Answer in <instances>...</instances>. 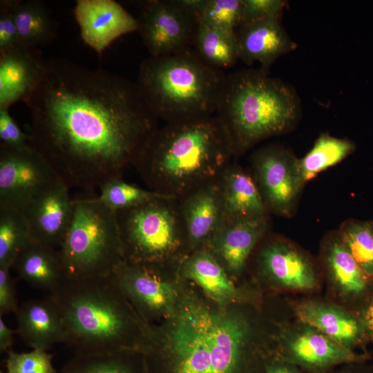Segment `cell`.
Here are the masks:
<instances>
[{
    "label": "cell",
    "mask_w": 373,
    "mask_h": 373,
    "mask_svg": "<svg viewBox=\"0 0 373 373\" xmlns=\"http://www.w3.org/2000/svg\"><path fill=\"white\" fill-rule=\"evenodd\" d=\"M24 103L28 144L78 191L122 177L159 126L136 83L63 59H44Z\"/></svg>",
    "instance_id": "6da1fadb"
},
{
    "label": "cell",
    "mask_w": 373,
    "mask_h": 373,
    "mask_svg": "<svg viewBox=\"0 0 373 373\" xmlns=\"http://www.w3.org/2000/svg\"><path fill=\"white\" fill-rule=\"evenodd\" d=\"M236 34L240 59L247 64L256 61L265 70L280 57L296 48L279 18L242 23Z\"/></svg>",
    "instance_id": "d6986e66"
},
{
    "label": "cell",
    "mask_w": 373,
    "mask_h": 373,
    "mask_svg": "<svg viewBox=\"0 0 373 373\" xmlns=\"http://www.w3.org/2000/svg\"><path fill=\"white\" fill-rule=\"evenodd\" d=\"M44 61L39 48L19 45L0 52V109L24 102L39 80Z\"/></svg>",
    "instance_id": "ac0fdd59"
},
{
    "label": "cell",
    "mask_w": 373,
    "mask_h": 373,
    "mask_svg": "<svg viewBox=\"0 0 373 373\" xmlns=\"http://www.w3.org/2000/svg\"><path fill=\"white\" fill-rule=\"evenodd\" d=\"M191 252L206 249L224 224L220 178L178 199Z\"/></svg>",
    "instance_id": "9a60e30c"
},
{
    "label": "cell",
    "mask_w": 373,
    "mask_h": 373,
    "mask_svg": "<svg viewBox=\"0 0 373 373\" xmlns=\"http://www.w3.org/2000/svg\"><path fill=\"white\" fill-rule=\"evenodd\" d=\"M192 47L206 63L222 70L240 59L236 32L212 28L198 20Z\"/></svg>",
    "instance_id": "83f0119b"
},
{
    "label": "cell",
    "mask_w": 373,
    "mask_h": 373,
    "mask_svg": "<svg viewBox=\"0 0 373 373\" xmlns=\"http://www.w3.org/2000/svg\"><path fill=\"white\" fill-rule=\"evenodd\" d=\"M50 296L62 317L64 343L75 354L151 351L152 335L135 316L114 273L66 277Z\"/></svg>",
    "instance_id": "3957f363"
},
{
    "label": "cell",
    "mask_w": 373,
    "mask_h": 373,
    "mask_svg": "<svg viewBox=\"0 0 373 373\" xmlns=\"http://www.w3.org/2000/svg\"><path fill=\"white\" fill-rule=\"evenodd\" d=\"M296 311L303 324L350 348L363 344V332L357 316L314 301L302 303L296 307Z\"/></svg>",
    "instance_id": "603a6c76"
},
{
    "label": "cell",
    "mask_w": 373,
    "mask_h": 373,
    "mask_svg": "<svg viewBox=\"0 0 373 373\" xmlns=\"http://www.w3.org/2000/svg\"><path fill=\"white\" fill-rule=\"evenodd\" d=\"M115 215L125 262H164L189 249L175 198L159 196Z\"/></svg>",
    "instance_id": "ba28073f"
},
{
    "label": "cell",
    "mask_w": 373,
    "mask_h": 373,
    "mask_svg": "<svg viewBox=\"0 0 373 373\" xmlns=\"http://www.w3.org/2000/svg\"><path fill=\"white\" fill-rule=\"evenodd\" d=\"M98 200L113 212L140 205L164 195L125 182L122 177L111 179L99 189Z\"/></svg>",
    "instance_id": "d6a6232c"
},
{
    "label": "cell",
    "mask_w": 373,
    "mask_h": 373,
    "mask_svg": "<svg viewBox=\"0 0 373 373\" xmlns=\"http://www.w3.org/2000/svg\"><path fill=\"white\" fill-rule=\"evenodd\" d=\"M249 325L234 312L187 301L166 335L171 373H244Z\"/></svg>",
    "instance_id": "5b68a950"
},
{
    "label": "cell",
    "mask_w": 373,
    "mask_h": 373,
    "mask_svg": "<svg viewBox=\"0 0 373 373\" xmlns=\"http://www.w3.org/2000/svg\"><path fill=\"white\" fill-rule=\"evenodd\" d=\"M324 260L331 278L344 295L359 300L363 305L373 294V279L357 264L338 233L327 240Z\"/></svg>",
    "instance_id": "cb8c5ba5"
},
{
    "label": "cell",
    "mask_w": 373,
    "mask_h": 373,
    "mask_svg": "<svg viewBox=\"0 0 373 373\" xmlns=\"http://www.w3.org/2000/svg\"><path fill=\"white\" fill-rule=\"evenodd\" d=\"M12 268L21 280L50 293L66 278L59 250L32 241L19 254Z\"/></svg>",
    "instance_id": "d4e9b609"
},
{
    "label": "cell",
    "mask_w": 373,
    "mask_h": 373,
    "mask_svg": "<svg viewBox=\"0 0 373 373\" xmlns=\"http://www.w3.org/2000/svg\"><path fill=\"white\" fill-rule=\"evenodd\" d=\"M74 15L84 42L102 55L117 39L138 30V22L114 0H77Z\"/></svg>",
    "instance_id": "4fadbf2b"
},
{
    "label": "cell",
    "mask_w": 373,
    "mask_h": 373,
    "mask_svg": "<svg viewBox=\"0 0 373 373\" xmlns=\"http://www.w3.org/2000/svg\"><path fill=\"white\" fill-rule=\"evenodd\" d=\"M298 366L278 357L266 364L265 373H304Z\"/></svg>",
    "instance_id": "60d3db41"
},
{
    "label": "cell",
    "mask_w": 373,
    "mask_h": 373,
    "mask_svg": "<svg viewBox=\"0 0 373 373\" xmlns=\"http://www.w3.org/2000/svg\"><path fill=\"white\" fill-rule=\"evenodd\" d=\"M69 191L60 181L21 211L32 242L56 249L60 248L74 215V204Z\"/></svg>",
    "instance_id": "5bb4252c"
},
{
    "label": "cell",
    "mask_w": 373,
    "mask_h": 373,
    "mask_svg": "<svg viewBox=\"0 0 373 373\" xmlns=\"http://www.w3.org/2000/svg\"><path fill=\"white\" fill-rule=\"evenodd\" d=\"M31 242L22 211L0 208V267L11 269L19 254Z\"/></svg>",
    "instance_id": "4dcf8cb0"
},
{
    "label": "cell",
    "mask_w": 373,
    "mask_h": 373,
    "mask_svg": "<svg viewBox=\"0 0 373 373\" xmlns=\"http://www.w3.org/2000/svg\"><path fill=\"white\" fill-rule=\"evenodd\" d=\"M234 158L229 133L214 115L158 126L133 166L149 189L178 199L218 179Z\"/></svg>",
    "instance_id": "7a4b0ae2"
},
{
    "label": "cell",
    "mask_w": 373,
    "mask_h": 373,
    "mask_svg": "<svg viewBox=\"0 0 373 373\" xmlns=\"http://www.w3.org/2000/svg\"><path fill=\"white\" fill-rule=\"evenodd\" d=\"M14 15L21 46L39 48L57 37L55 22L42 1L15 0Z\"/></svg>",
    "instance_id": "4316f807"
},
{
    "label": "cell",
    "mask_w": 373,
    "mask_h": 373,
    "mask_svg": "<svg viewBox=\"0 0 373 373\" xmlns=\"http://www.w3.org/2000/svg\"><path fill=\"white\" fill-rule=\"evenodd\" d=\"M14 5L15 0L0 1V52L19 46Z\"/></svg>",
    "instance_id": "d590c367"
},
{
    "label": "cell",
    "mask_w": 373,
    "mask_h": 373,
    "mask_svg": "<svg viewBox=\"0 0 373 373\" xmlns=\"http://www.w3.org/2000/svg\"><path fill=\"white\" fill-rule=\"evenodd\" d=\"M10 268L0 267V314H17L19 306L17 298L15 281Z\"/></svg>",
    "instance_id": "f35d334b"
},
{
    "label": "cell",
    "mask_w": 373,
    "mask_h": 373,
    "mask_svg": "<svg viewBox=\"0 0 373 373\" xmlns=\"http://www.w3.org/2000/svg\"><path fill=\"white\" fill-rule=\"evenodd\" d=\"M138 32L150 56H162L193 46L198 19L176 0L139 3Z\"/></svg>",
    "instance_id": "8fae6325"
},
{
    "label": "cell",
    "mask_w": 373,
    "mask_h": 373,
    "mask_svg": "<svg viewBox=\"0 0 373 373\" xmlns=\"http://www.w3.org/2000/svg\"><path fill=\"white\" fill-rule=\"evenodd\" d=\"M269 224V214L224 222L206 249L227 273L239 274Z\"/></svg>",
    "instance_id": "e0dca14e"
},
{
    "label": "cell",
    "mask_w": 373,
    "mask_h": 373,
    "mask_svg": "<svg viewBox=\"0 0 373 373\" xmlns=\"http://www.w3.org/2000/svg\"><path fill=\"white\" fill-rule=\"evenodd\" d=\"M372 226H373V221H372Z\"/></svg>",
    "instance_id": "f6af8a7d"
},
{
    "label": "cell",
    "mask_w": 373,
    "mask_h": 373,
    "mask_svg": "<svg viewBox=\"0 0 373 373\" xmlns=\"http://www.w3.org/2000/svg\"><path fill=\"white\" fill-rule=\"evenodd\" d=\"M15 331L11 329L0 316V351L7 352L12 351V344Z\"/></svg>",
    "instance_id": "b9f144b4"
},
{
    "label": "cell",
    "mask_w": 373,
    "mask_h": 373,
    "mask_svg": "<svg viewBox=\"0 0 373 373\" xmlns=\"http://www.w3.org/2000/svg\"><path fill=\"white\" fill-rule=\"evenodd\" d=\"M261 271L273 281L287 289L311 290L317 278L311 262L289 244L279 240L269 242L259 252Z\"/></svg>",
    "instance_id": "ffe728a7"
},
{
    "label": "cell",
    "mask_w": 373,
    "mask_h": 373,
    "mask_svg": "<svg viewBox=\"0 0 373 373\" xmlns=\"http://www.w3.org/2000/svg\"><path fill=\"white\" fill-rule=\"evenodd\" d=\"M0 373H4V372H3L2 371H1Z\"/></svg>",
    "instance_id": "ee69618b"
},
{
    "label": "cell",
    "mask_w": 373,
    "mask_h": 373,
    "mask_svg": "<svg viewBox=\"0 0 373 373\" xmlns=\"http://www.w3.org/2000/svg\"><path fill=\"white\" fill-rule=\"evenodd\" d=\"M74 215L58 249L69 278L104 276L124 262L115 213L102 204L95 192L73 197Z\"/></svg>",
    "instance_id": "52a82bcc"
},
{
    "label": "cell",
    "mask_w": 373,
    "mask_h": 373,
    "mask_svg": "<svg viewBox=\"0 0 373 373\" xmlns=\"http://www.w3.org/2000/svg\"><path fill=\"white\" fill-rule=\"evenodd\" d=\"M161 263L124 262L114 272L127 298L150 316L168 311L175 297L160 271Z\"/></svg>",
    "instance_id": "2e32d148"
},
{
    "label": "cell",
    "mask_w": 373,
    "mask_h": 373,
    "mask_svg": "<svg viewBox=\"0 0 373 373\" xmlns=\"http://www.w3.org/2000/svg\"><path fill=\"white\" fill-rule=\"evenodd\" d=\"M303 325L285 336L279 358L308 373H325L338 365L370 358L367 354H358L316 329Z\"/></svg>",
    "instance_id": "7c38bea8"
},
{
    "label": "cell",
    "mask_w": 373,
    "mask_h": 373,
    "mask_svg": "<svg viewBox=\"0 0 373 373\" xmlns=\"http://www.w3.org/2000/svg\"><path fill=\"white\" fill-rule=\"evenodd\" d=\"M285 4L283 0H243L242 23L279 18Z\"/></svg>",
    "instance_id": "8d00e7d4"
},
{
    "label": "cell",
    "mask_w": 373,
    "mask_h": 373,
    "mask_svg": "<svg viewBox=\"0 0 373 373\" xmlns=\"http://www.w3.org/2000/svg\"><path fill=\"white\" fill-rule=\"evenodd\" d=\"M180 271L218 304L224 305L236 297L237 290L227 272L206 249L186 256L180 263Z\"/></svg>",
    "instance_id": "484cf974"
},
{
    "label": "cell",
    "mask_w": 373,
    "mask_h": 373,
    "mask_svg": "<svg viewBox=\"0 0 373 373\" xmlns=\"http://www.w3.org/2000/svg\"><path fill=\"white\" fill-rule=\"evenodd\" d=\"M354 142L347 138H338L322 133L313 147L301 159H298L299 170L303 182L342 161L354 150Z\"/></svg>",
    "instance_id": "f1b7e54d"
},
{
    "label": "cell",
    "mask_w": 373,
    "mask_h": 373,
    "mask_svg": "<svg viewBox=\"0 0 373 373\" xmlns=\"http://www.w3.org/2000/svg\"><path fill=\"white\" fill-rule=\"evenodd\" d=\"M60 181L48 162L28 144L17 148L0 145V208L22 211Z\"/></svg>",
    "instance_id": "9c48e42d"
},
{
    "label": "cell",
    "mask_w": 373,
    "mask_h": 373,
    "mask_svg": "<svg viewBox=\"0 0 373 373\" xmlns=\"http://www.w3.org/2000/svg\"><path fill=\"white\" fill-rule=\"evenodd\" d=\"M220 182L224 223L269 214L253 175L236 161L223 171Z\"/></svg>",
    "instance_id": "7402d4cb"
},
{
    "label": "cell",
    "mask_w": 373,
    "mask_h": 373,
    "mask_svg": "<svg viewBox=\"0 0 373 373\" xmlns=\"http://www.w3.org/2000/svg\"><path fill=\"white\" fill-rule=\"evenodd\" d=\"M28 142L29 135L21 130L9 109H0V145L17 148L28 144Z\"/></svg>",
    "instance_id": "74e56055"
},
{
    "label": "cell",
    "mask_w": 373,
    "mask_h": 373,
    "mask_svg": "<svg viewBox=\"0 0 373 373\" xmlns=\"http://www.w3.org/2000/svg\"><path fill=\"white\" fill-rule=\"evenodd\" d=\"M216 115L225 126L236 157L268 138L291 131L301 115L292 86L262 68L227 75Z\"/></svg>",
    "instance_id": "277c9868"
},
{
    "label": "cell",
    "mask_w": 373,
    "mask_h": 373,
    "mask_svg": "<svg viewBox=\"0 0 373 373\" xmlns=\"http://www.w3.org/2000/svg\"><path fill=\"white\" fill-rule=\"evenodd\" d=\"M338 233L357 264L373 279L372 222L347 220Z\"/></svg>",
    "instance_id": "1f68e13d"
},
{
    "label": "cell",
    "mask_w": 373,
    "mask_h": 373,
    "mask_svg": "<svg viewBox=\"0 0 373 373\" xmlns=\"http://www.w3.org/2000/svg\"><path fill=\"white\" fill-rule=\"evenodd\" d=\"M53 355L47 350L33 349L26 353H8V373H56L52 360Z\"/></svg>",
    "instance_id": "e575fe53"
},
{
    "label": "cell",
    "mask_w": 373,
    "mask_h": 373,
    "mask_svg": "<svg viewBox=\"0 0 373 373\" xmlns=\"http://www.w3.org/2000/svg\"><path fill=\"white\" fill-rule=\"evenodd\" d=\"M134 350L77 353L65 364L62 373H144L133 361Z\"/></svg>",
    "instance_id": "f546056e"
},
{
    "label": "cell",
    "mask_w": 373,
    "mask_h": 373,
    "mask_svg": "<svg viewBox=\"0 0 373 373\" xmlns=\"http://www.w3.org/2000/svg\"><path fill=\"white\" fill-rule=\"evenodd\" d=\"M251 166L268 212L291 216L305 184L298 159L281 146L268 144L252 153Z\"/></svg>",
    "instance_id": "30bf717a"
},
{
    "label": "cell",
    "mask_w": 373,
    "mask_h": 373,
    "mask_svg": "<svg viewBox=\"0 0 373 373\" xmlns=\"http://www.w3.org/2000/svg\"><path fill=\"white\" fill-rule=\"evenodd\" d=\"M242 12L243 0H205L198 20L212 28L236 32Z\"/></svg>",
    "instance_id": "836d02e7"
},
{
    "label": "cell",
    "mask_w": 373,
    "mask_h": 373,
    "mask_svg": "<svg viewBox=\"0 0 373 373\" xmlns=\"http://www.w3.org/2000/svg\"><path fill=\"white\" fill-rule=\"evenodd\" d=\"M17 332L32 349L47 350L65 339L62 317L55 302L49 296L23 303L16 314Z\"/></svg>",
    "instance_id": "44dd1931"
},
{
    "label": "cell",
    "mask_w": 373,
    "mask_h": 373,
    "mask_svg": "<svg viewBox=\"0 0 373 373\" xmlns=\"http://www.w3.org/2000/svg\"><path fill=\"white\" fill-rule=\"evenodd\" d=\"M226 77L190 47L144 59L136 84L158 119L179 122L216 115Z\"/></svg>",
    "instance_id": "8992f818"
},
{
    "label": "cell",
    "mask_w": 373,
    "mask_h": 373,
    "mask_svg": "<svg viewBox=\"0 0 373 373\" xmlns=\"http://www.w3.org/2000/svg\"><path fill=\"white\" fill-rule=\"evenodd\" d=\"M357 317L363 332V343L373 342V294L359 309Z\"/></svg>",
    "instance_id": "ab89813d"
},
{
    "label": "cell",
    "mask_w": 373,
    "mask_h": 373,
    "mask_svg": "<svg viewBox=\"0 0 373 373\" xmlns=\"http://www.w3.org/2000/svg\"><path fill=\"white\" fill-rule=\"evenodd\" d=\"M339 373H373V365H365V361L351 363Z\"/></svg>",
    "instance_id": "7bdbcfd3"
}]
</instances>
